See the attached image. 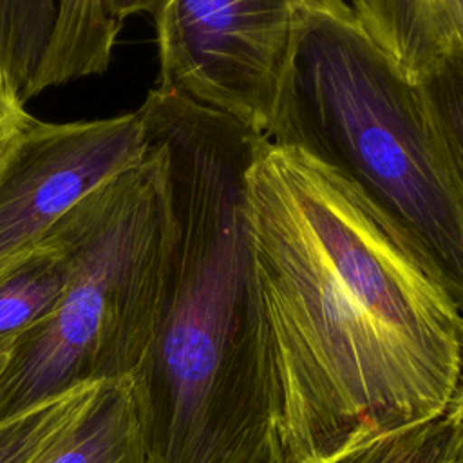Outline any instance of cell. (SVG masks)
<instances>
[{
  "label": "cell",
  "instance_id": "cell-1",
  "mask_svg": "<svg viewBox=\"0 0 463 463\" xmlns=\"http://www.w3.org/2000/svg\"><path fill=\"white\" fill-rule=\"evenodd\" d=\"M259 304L291 463L447 412L463 315L329 168L264 137L248 170Z\"/></svg>",
  "mask_w": 463,
  "mask_h": 463
},
{
  "label": "cell",
  "instance_id": "cell-2",
  "mask_svg": "<svg viewBox=\"0 0 463 463\" xmlns=\"http://www.w3.org/2000/svg\"><path fill=\"white\" fill-rule=\"evenodd\" d=\"M161 163L163 269L132 373L148 463H248L277 432L248 170L264 136L165 87L139 105Z\"/></svg>",
  "mask_w": 463,
  "mask_h": 463
},
{
  "label": "cell",
  "instance_id": "cell-3",
  "mask_svg": "<svg viewBox=\"0 0 463 463\" xmlns=\"http://www.w3.org/2000/svg\"><path fill=\"white\" fill-rule=\"evenodd\" d=\"M266 139L313 157L463 315V199L420 87L347 0H306Z\"/></svg>",
  "mask_w": 463,
  "mask_h": 463
},
{
  "label": "cell",
  "instance_id": "cell-4",
  "mask_svg": "<svg viewBox=\"0 0 463 463\" xmlns=\"http://www.w3.org/2000/svg\"><path fill=\"white\" fill-rule=\"evenodd\" d=\"M72 269L54 309L9 353L0 421L76 389L130 378L152 335L165 235L161 163L112 177L52 228Z\"/></svg>",
  "mask_w": 463,
  "mask_h": 463
},
{
  "label": "cell",
  "instance_id": "cell-5",
  "mask_svg": "<svg viewBox=\"0 0 463 463\" xmlns=\"http://www.w3.org/2000/svg\"><path fill=\"white\" fill-rule=\"evenodd\" d=\"M306 0H157V85L266 137Z\"/></svg>",
  "mask_w": 463,
  "mask_h": 463
},
{
  "label": "cell",
  "instance_id": "cell-6",
  "mask_svg": "<svg viewBox=\"0 0 463 463\" xmlns=\"http://www.w3.org/2000/svg\"><path fill=\"white\" fill-rule=\"evenodd\" d=\"M146 154L137 110L89 121L34 119L0 161V275L83 197Z\"/></svg>",
  "mask_w": 463,
  "mask_h": 463
},
{
  "label": "cell",
  "instance_id": "cell-7",
  "mask_svg": "<svg viewBox=\"0 0 463 463\" xmlns=\"http://www.w3.org/2000/svg\"><path fill=\"white\" fill-rule=\"evenodd\" d=\"M349 5L416 85L445 54L463 45V0H354Z\"/></svg>",
  "mask_w": 463,
  "mask_h": 463
},
{
  "label": "cell",
  "instance_id": "cell-8",
  "mask_svg": "<svg viewBox=\"0 0 463 463\" xmlns=\"http://www.w3.org/2000/svg\"><path fill=\"white\" fill-rule=\"evenodd\" d=\"M29 463H148L132 380L98 383Z\"/></svg>",
  "mask_w": 463,
  "mask_h": 463
},
{
  "label": "cell",
  "instance_id": "cell-9",
  "mask_svg": "<svg viewBox=\"0 0 463 463\" xmlns=\"http://www.w3.org/2000/svg\"><path fill=\"white\" fill-rule=\"evenodd\" d=\"M119 29L103 0H58V16L43 60L24 98L107 71Z\"/></svg>",
  "mask_w": 463,
  "mask_h": 463
},
{
  "label": "cell",
  "instance_id": "cell-10",
  "mask_svg": "<svg viewBox=\"0 0 463 463\" xmlns=\"http://www.w3.org/2000/svg\"><path fill=\"white\" fill-rule=\"evenodd\" d=\"M71 269L69 250L51 230L31 253L0 275V354H9L54 309Z\"/></svg>",
  "mask_w": 463,
  "mask_h": 463
},
{
  "label": "cell",
  "instance_id": "cell-11",
  "mask_svg": "<svg viewBox=\"0 0 463 463\" xmlns=\"http://www.w3.org/2000/svg\"><path fill=\"white\" fill-rule=\"evenodd\" d=\"M458 423L449 412L345 439L313 463H443Z\"/></svg>",
  "mask_w": 463,
  "mask_h": 463
},
{
  "label": "cell",
  "instance_id": "cell-12",
  "mask_svg": "<svg viewBox=\"0 0 463 463\" xmlns=\"http://www.w3.org/2000/svg\"><path fill=\"white\" fill-rule=\"evenodd\" d=\"M56 16L58 0H0V69L22 98L43 60Z\"/></svg>",
  "mask_w": 463,
  "mask_h": 463
},
{
  "label": "cell",
  "instance_id": "cell-13",
  "mask_svg": "<svg viewBox=\"0 0 463 463\" xmlns=\"http://www.w3.org/2000/svg\"><path fill=\"white\" fill-rule=\"evenodd\" d=\"M418 87L463 199V45L445 54Z\"/></svg>",
  "mask_w": 463,
  "mask_h": 463
},
{
  "label": "cell",
  "instance_id": "cell-14",
  "mask_svg": "<svg viewBox=\"0 0 463 463\" xmlns=\"http://www.w3.org/2000/svg\"><path fill=\"white\" fill-rule=\"evenodd\" d=\"M96 385L76 389L65 396L0 421V463H29L85 405Z\"/></svg>",
  "mask_w": 463,
  "mask_h": 463
},
{
  "label": "cell",
  "instance_id": "cell-15",
  "mask_svg": "<svg viewBox=\"0 0 463 463\" xmlns=\"http://www.w3.org/2000/svg\"><path fill=\"white\" fill-rule=\"evenodd\" d=\"M33 121L20 90L0 69V161Z\"/></svg>",
  "mask_w": 463,
  "mask_h": 463
},
{
  "label": "cell",
  "instance_id": "cell-16",
  "mask_svg": "<svg viewBox=\"0 0 463 463\" xmlns=\"http://www.w3.org/2000/svg\"><path fill=\"white\" fill-rule=\"evenodd\" d=\"M157 0H103L109 18L121 27L123 22L137 13H152Z\"/></svg>",
  "mask_w": 463,
  "mask_h": 463
},
{
  "label": "cell",
  "instance_id": "cell-17",
  "mask_svg": "<svg viewBox=\"0 0 463 463\" xmlns=\"http://www.w3.org/2000/svg\"><path fill=\"white\" fill-rule=\"evenodd\" d=\"M248 463H291V459L284 452L277 432H273Z\"/></svg>",
  "mask_w": 463,
  "mask_h": 463
},
{
  "label": "cell",
  "instance_id": "cell-18",
  "mask_svg": "<svg viewBox=\"0 0 463 463\" xmlns=\"http://www.w3.org/2000/svg\"><path fill=\"white\" fill-rule=\"evenodd\" d=\"M447 412L452 416V420L463 429V369H461V378H459V385L456 389V394L447 409Z\"/></svg>",
  "mask_w": 463,
  "mask_h": 463
},
{
  "label": "cell",
  "instance_id": "cell-19",
  "mask_svg": "<svg viewBox=\"0 0 463 463\" xmlns=\"http://www.w3.org/2000/svg\"><path fill=\"white\" fill-rule=\"evenodd\" d=\"M459 427V425H458ZM443 463H463V429H458V434L443 459Z\"/></svg>",
  "mask_w": 463,
  "mask_h": 463
},
{
  "label": "cell",
  "instance_id": "cell-20",
  "mask_svg": "<svg viewBox=\"0 0 463 463\" xmlns=\"http://www.w3.org/2000/svg\"><path fill=\"white\" fill-rule=\"evenodd\" d=\"M7 360H9V354H0V376L7 365Z\"/></svg>",
  "mask_w": 463,
  "mask_h": 463
},
{
  "label": "cell",
  "instance_id": "cell-21",
  "mask_svg": "<svg viewBox=\"0 0 463 463\" xmlns=\"http://www.w3.org/2000/svg\"><path fill=\"white\" fill-rule=\"evenodd\" d=\"M347 2H349V4H351V2H354V0H347Z\"/></svg>",
  "mask_w": 463,
  "mask_h": 463
}]
</instances>
